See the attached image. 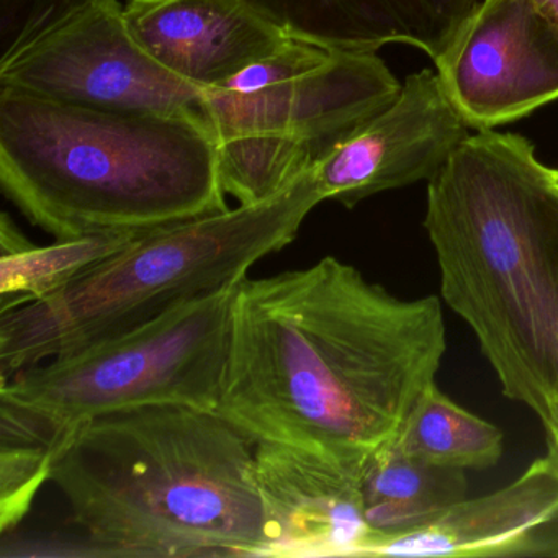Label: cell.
Segmentation results:
<instances>
[{"label":"cell","instance_id":"9c48e42d","mask_svg":"<svg viewBox=\"0 0 558 558\" xmlns=\"http://www.w3.org/2000/svg\"><path fill=\"white\" fill-rule=\"evenodd\" d=\"M436 68L469 126L492 130L558 99V32L532 0H485Z\"/></svg>","mask_w":558,"mask_h":558},{"label":"cell","instance_id":"8fae6325","mask_svg":"<svg viewBox=\"0 0 558 558\" xmlns=\"http://www.w3.org/2000/svg\"><path fill=\"white\" fill-rule=\"evenodd\" d=\"M362 469L282 444H256L269 557H364L372 541Z\"/></svg>","mask_w":558,"mask_h":558},{"label":"cell","instance_id":"52a82bcc","mask_svg":"<svg viewBox=\"0 0 558 558\" xmlns=\"http://www.w3.org/2000/svg\"><path fill=\"white\" fill-rule=\"evenodd\" d=\"M234 289L2 378L0 430L44 440L60 452L77 427L116 411L146 404L217 410Z\"/></svg>","mask_w":558,"mask_h":558},{"label":"cell","instance_id":"ffe728a7","mask_svg":"<svg viewBox=\"0 0 558 558\" xmlns=\"http://www.w3.org/2000/svg\"><path fill=\"white\" fill-rule=\"evenodd\" d=\"M532 4L558 32V0H532Z\"/></svg>","mask_w":558,"mask_h":558},{"label":"cell","instance_id":"30bf717a","mask_svg":"<svg viewBox=\"0 0 558 558\" xmlns=\"http://www.w3.org/2000/svg\"><path fill=\"white\" fill-rule=\"evenodd\" d=\"M469 129L437 71L411 74L387 109L316 166L325 201L354 208L380 192L430 181Z\"/></svg>","mask_w":558,"mask_h":558},{"label":"cell","instance_id":"5bb4252c","mask_svg":"<svg viewBox=\"0 0 558 558\" xmlns=\"http://www.w3.org/2000/svg\"><path fill=\"white\" fill-rule=\"evenodd\" d=\"M290 38L326 50L420 48L434 64L485 0H247Z\"/></svg>","mask_w":558,"mask_h":558},{"label":"cell","instance_id":"7a4b0ae2","mask_svg":"<svg viewBox=\"0 0 558 558\" xmlns=\"http://www.w3.org/2000/svg\"><path fill=\"white\" fill-rule=\"evenodd\" d=\"M50 482L76 534L44 555L107 558L269 557L256 444L217 411L146 404L87 421Z\"/></svg>","mask_w":558,"mask_h":558},{"label":"cell","instance_id":"e0dca14e","mask_svg":"<svg viewBox=\"0 0 558 558\" xmlns=\"http://www.w3.org/2000/svg\"><path fill=\"white\" fill-rule=\"evenodd\" d=\"M138 234H90L45 247L32 244L21 253L0 256V312L63 289L129 246Z\"/></svg>","mask_w":558,"mask_h":558},{"label":"cell","instance_id":"3957f363","mask_svg":"<svg viewBox=\"0 0 558 558\" xmlns=\"http://www.w3.org/2000/svg\"><path fill=\"white\" fill-rule=\"evenodd\" d=\"M424 228L444 302L509 400L550 414L558 332V184L524 136L480 130L427 181Z\"/></svg>","mask_w":558,"mask_h":558},{"label":"cell","instance_id":"ba28073f","mask_svg":"<svg viewBox=\"0 0 558 558\" xmlns=\"http://www.w3.org/2000/svg\"><path fill=\"white\" fill-rule=\"evenodd\" d=\"M0 87L123 112L197 109L205 93L143 50L119 0H32L0 58Z\"/></svg>","mask_w":558,"mask_h":558},{"label":"cell","instance_id":"ac0fdd59","mask_svg":"<svg viewBox=\"0 0 558 558\" xmlns=\"http://www.w3.org/2000/svg\"><path fill=\"white\" fill-rule=\"evenodd\" d=\"M58 450L41 440L0 436V531L21 524L45 483L50 482Z\"/></svg>","mask_w":558,"mask_h":558},{"label":"cell","instance_id":"5b68a950","mask_svg":"<svg viewBox=\"0 0 558 558\" xmlns=\"http://www.w3.org/2000/svg\"><path fill=\"white\" fill-rule=\"evenodd\" d=\"M322 202L313 168L266 201L143 231L63 289L0 312V375L12 377L238 286L254 264L289 246Z\"/></svg>","mask_w":558,"mask_h":558},{"label":"cell","instance_id":"7c38bea8","mask_svg":"<svg viewBox=\"0 0 558 558\" xmlns=\"http://www.w3.org/2000/svg\"><path fill=\"white\" fill-rule=\"evenodd\" d=\"M558 555V456L547 449L505 488L465 498L440 518L377 538L365 557Z\"/></svg>","mask_w":558,"mask_h":558},{"label":"cell","instance_id":"d6986e66","mask_svg":"<svg viewBox=\"0 0 558 558\" xmlns=\"http://www.w3.org/2000/svg\"><path fill=\"white\" fill-rule=\"evenodd\" d=\"M544 427L547 434V449L558 456V332L554 349V364H551L550 414Z\"/></svg>","mask_w":558,"mask_h":558},{"label":"cell","instance_id":"44dd1931","mask_svg":"<svg viewBox=\"0 0 558 558\" xmlns=\"http://www.w3.org/2000/svg\"><path fill=\"white\" fill-rule=\"evenodd\" d=\"M554 175H555V181H557V184H558V169H554Z\"/></svg>","mask_w":558,"mask_h":558},{"label":"cell","instance_id":"6da1fadb","mask_svg":"<svg viewBox=\"0 0 558 558\" xmlns=\"http://www.w3.org/2000/svg\"><path fill=\"white\" fill-rule=\"evenodd\" d=\"M446 345L437 296L400 299L336 257L247 276L215 411L254 444L362 469L436 381Z\"/></svg>","mask_w":558,"mask_h":558},{"label":"cell","instance_id":"277c9868","mask_svg":"<svg viewBox=\"0 0 558 558\" xmlns=\"http://www.w3.org/2000/svg\"><path fill=\"white\" fill-rule=\"evenodd\" d=\"M0 185L57 241L228 210L201 110L123 112L0 87Z\"/></svg>","mask_w":558,"mask_h":558},{"label":"cell","instance_id":"8992f818","mask_svg":"<svg viewBox=\"0 0 558 558\" xmlns=\"http://www.w3.org/2000/svg\"><path fill=\"white\" fill-rule=\"evenodd\" d=\"M400 90L375 51L326 50L292 38L198 102L225 192L240 205L266 201L316 168Z\"/></svg>","mask_w":558,"mask_h":558},{"label":"cell","instance_id":"9a60e30c","mask_svg":"<svg viewBox=\"0 0 558 558\" xmlns=\"http://www.w3.org/2000/svg\"><path fill=\"white\" fill-rule=\"evenodd\" d=\"M361 492L371 545L436 521L466 498L469 483L465 470L408 456L391 439L362 466Z\"/></svg>","mask_w":558,"mask_h":558},{"label":"cell","instance_id":"2e32d148","mask_svg":"<svg viewBox=\"0 0 558 558\" xmlns=\"http://www.w3.org/2000/svg\"><path fill=\"white\" fill-rule=\"evenodd\" d=\"M393 442L408 456L465 472L489 469L502 456L501 429L459 407L436 381L417 397Z\"/></svg>","mask_w":558,"mask_h":558},{"label":"cell","instance_id":"4fadbf2b","mask_svg":"<svg viewBox=\"0 0 558 558\" xmlns=\"http://www.w3.org/2000/svg\"><path fill=\"white\" fill-rule=\"evenodd\" d=\"M125 15L156 63L204 90L292 40L247 0H126Z\"/></svg>","mask_w":558,"mask_h":558}]
</instances>
